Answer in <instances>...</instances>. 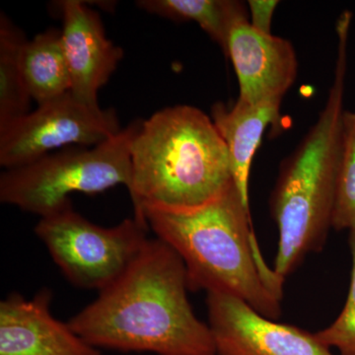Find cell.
<instances>
[{"label":"cell","mask_w":355,"mask_h":355,"mask_svg":"<svg viewBox=\"0 0 355 355\" xmlns=\"http://www.w3.org/2000/svg\"><path fill=\"white\" fill-rule=\"evenodd\" d=\"M189 291L179 254L158 238L149 239L120 279L69 324L98 349L217 355L209 326L196 316Z\"/></svg>","instance_id":"cell-1"},{"label":"cell","mask_w":355,"mask_h":355,"mask_svg":"<svg viewBox=\"0 0 355 355\" xmlns=\"http://www.w3.org/2000/svg\"><path fill=\"white\" fill-rule=\"evenodd\" d=\"M141 217L183 261L190 291L230 294L268 319L282 316L284 282L261 257L235 184L198 209H144Z\"/></svg>","instance_id":"cell-2"},{"label":"cell","mask_w":355,"mask_h":355,"mask_svg":"<svg viewBox=\"0 0 355 355\" xmlns=\"http://www.w3.org/2000/svg\"><path fill=\"white\" fill-rule=\"evenodd\" d=\"M350 25L349 16L336 22L338 55L326 105L297 148L282 163L270 198V211L279 229L273 272L282 282L308 254L322 251L333 228Z\"/></svg>","instance_id":"cell-3"},{"label":"cell","mask_w":355,"mask_h":355,"mask_svg":"<svg viewBox=\"0 0 355 355\" xmlns=\"http://www.w3.org/2000/svg\"><path fill=\"white\" fill-rule=\"evenodd\" d=\"M128 193L135 218L144 209H198L234 184L227 146L211 116L189 105L168 107L141 121L130 148Z\"/></svg>","instance_id":"cell-4"},{"label":"cell","mask_w":355,"mask_h":355,"mask_svg":"<svg viewBox=\"0 0 355 355\" xmlns=\"http://www.w3.org/2000/svg\"><path fill=\"white\" fill-rule=\"evenodd\" d=\"M141 121H133L103 144L69 146L58 153L7 169L0 177V200L24 211L50 216L73 193H101L132 183L130 148Z\"/></svg>","instance_id":"cell-5"},{"label":"cell","mask_w":355,"mask_h":355,"mask_svg":"<svg viewBox=\"0 0 355 355\" xmlns=\"http://www.w3.org/2000/svg\"><path fill=\"white\" fill-rule=\"evenodd\" d=\"M148 226L133 218L114 227L87 220L65 203L41 217L35 233L73 286L101 291L120 279L146 246Z\"/></svg>","instance_id":"cell-6"},{"label":"cell","mask_w":355,"mask_h":355,"mask_svg":"<svg viewBox=\"0 0 355 355\" xmlns=\"http://www.w3.org/2000/svg\"><path fill=\"white\" fill-rule=\"evenodd\" d=\"M121 130L114 109L90 106L69 91L0 128V165L13 169L55 149L96 146Z\"/></svg>","instance_id":"cell-7"},{"label":"cell","mask_w":355,"mask_h":355,"mask_svg":"<svg viewBox=\"0 0 355 355\" xmlns=\"http://www.w3.org/2000/svg\"><path fill=\"white\" fill-rule=\"evenodd\" d=\"M217 355H334L310 334L257 312L230 294L207 293Z\"/></svg>","instance_id":"cell-8"},{"label":"cell","mask_w":355,"mask_h":355,"mask_svg":"<svg viewBox=\"0 0 355 355\" xmlns=\"http://www.w3.org/2000/svg\"><path fill=\"white\" fill-rule=\"evenodd\" d=\"M225 55L230 58L239 83L238 99L249 104L282 101L297 77L293 44L258 31L249 21L235 26Z\"/></svg>","instance_id":"cell-9"},{"label":"cell","mask_w":355,"mask_h":355,"mask_svg":"<svg viewBox=\"0 0 355 355\" xmlns=\"http://www.w3.org/2000/svg\"><path fill=\"white\" fill-rule=\"evenodd\" d=\"M62 43L70 73V92L79 101L99 106L98 91L108 83L123 51L105 34L99 14L83 1L60 2Z\"/></svg>","instance_id":"cell-10"},{"label":"cell","mask_w":355,"mask_h":355,"mask_svg":"<svg viewBox=\"0 0 355 355\" xmlns=\"http://www.w3.org/2000/svg\"><path fill=\"white\" fill-rule=\"evenodd\" d=\"M51 291L32 299L13 293L0 303V355H102L69 324L53 318Z\"/></svg>","instance_id":"cell-11"},{"label":"cell","mask_w":355,"mask_h":355,"mask_svg":"<svg viewBox=\"0 0 355 355\" xmlns=\"http://www.w3.org/2000/svg\"><path fill=\"white\" fill-rule=\"evenodd\" d=\"M282 103L249 104L238 99L232 107L216 103L211 108L210 116L227 146L233 181L248 207L252 162L266 128L279 121Z\"/></svg>","instance_id":"cell-12"},{"label":"cell","mask_w":355,"mask_h":355,"mask_svg":"<svg viewBox=\"0 0 355 355\" xmlns=\"http://www.w3.org/2000/svg\"><path fill=\"white\" fill-rule=\"evenodd\" d=\"M20 64L26 88L38 104L64 95L71 88L60 30L49 29L26 41Z\"/></svg>","instance_id":"cell-13"},{"label":"cell","mask_w":355,"mask_h":355,"mask_svg":"<svg viewBox=\"0 0 355 355\" xmlns=\"http://www.w3.org/2000/svg\"><path fill=\"white\" fill-rule=\"evenodd\" d=\"M146 12L177 22H195L226 53L235 26L249 21L246 4L237 0H139Z\"/></svg>","instance_id":"cell-14"},{"label":"cell","mask_w":355,"mask_h":355,"mask_svg":"<svg viewBox=\"0 0 355 355\" xmlns=\"http://www.w3.org/2000/svg\"><path fill=\"white\" fill-rule=\"evenodd\" d=\"M26 41L19 28L6 14H0V128L29 113L32 98L20 64V53Z\"/></svg>","instance_id":"cell-15"},{"label":"cell","mask_w":355,"mask_h":355,"mask_svg":"<svg viewBox=\"0 0 355 355\" xmlns=\"http://www.w3.org/2000/svg\"><path fill=\"white\" fill-rule=\"evenodd\" d=\"M333 228L355 230V112L345 111Z\"/></svg>","instance_id":"cell-16"},{"label":"cell","mask_w":355,"mask_h":355,"mask_svg":"<svg viewBox=\"0 0 355 355\" xmlns=\"http://www.w3.org/2000/svg\"><path fill=\"white\" fill-rule=\"evenodd\" d=\"M349 242L352 268L347 302L331 326L315 333L322 345L338 349L340 355H355V230L350 231Z\"/></svg>","instance_id":"cell-17"},{"label":"cell","mask_w":355,"mask_h":355,"mask_svg":"<svg viewBox=\"0 0 355 355\" xmlns=\"http://www.w3.org/2000/svg\"><path fill=\"white\" fill-rule=\"evenodd\" d=\"M277 0H250L249 23L252 27L265 34H272L273 14L279 6Z\"/></svg>","instance_id":"cell-18"}]
</instances>
